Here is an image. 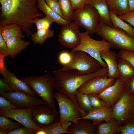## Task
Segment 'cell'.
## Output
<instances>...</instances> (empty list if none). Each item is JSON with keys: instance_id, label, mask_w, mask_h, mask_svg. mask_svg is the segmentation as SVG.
Segmentation results:
<instances>
[{"instance_id": "obj_1", "label": "cell", "mask_w": 134, "mask_h": 134, "mask_svg": "<svg viewBox=\"0 0 134 134\" xmlns=\"http://www.w3.org/2000/svg\"><path fill=\"white\" fill-rule=\"evenodd\" d=\"M0 27L16 24L28 37L32 34L34 19L43 16L39 12L37 0H0Z\"/></svg>"}, {"instance_id": "obj_2", "label": "cell", "mask_w": 134, "mask_h": 134, "mask_svg": "<svg viewBox=\"0 0 134 134\" xmlns=\"http://www.w3.org/2000/svg\"><path fill=\"white\" fill-rule=\"evenodd\" d=\"M107 67H102L97 71L86 75H81L74 69L53 71L55 83V88L57 92L63 94L76 104L74 95L78 89L89 80L97 77L106 76Z\"/></svg>"}, {"instance_id": "obj_3", "label": "cell", "mask_w": 134, "mask_h": 134, "mask_svg": "<svg viewBox=\"0 0 134 134\" xmlns=\"http://www.w3.org/2000/svg\"><path fill=\"white\" fill-rule=\"evenodd\" d=\"M28 85L46 104L56 110L54 92L55 83L54 77L46 74L40 76H27L19 78Z\"/></svg>"}, {"instance_id": "obj_4", "label": "cell", "mask_w": 134, "mask_h": 134, "mask_svg": "<svg viewBox=\"0 0 134 134\" xmlns=\"http://www.w3.org/2000/svg\"><path fill=\"white\" fill-rule=\"evenodd\" d=\"M96 33L113 48L134 52V37L120 28L100 22Z\"/></svg>"}, {"instance_id": "obj_5", "label": "cell", "mask_w": 134, "mask_h": 134, "mask_svg": "<svg viewBox=\"0 0 134 134\" xmlns=\"http://www.w3.org/2000/svg\"><path fill=\"white\" fill-rule=\"evenodd\" d=\"M79 36V44L71 51L79 50L84 52L97 60L102 67H107L106 63L101 58L100 53L101 51L110 50L113 48L111 44L103 40L94 39L86 32L80 33Z\"/></svg>"}, {"instance_id": "obj_6", "label": "cell", "mask_w": 134, "mask_h": 134, "mask_svg": "<svg viewBox=\"0 0 134 134\" xmlns=\"http://www.w3.org/2000/svg\"><path fill=\"white\" fill-rule=\"evenodd\" d=\"M114 118L119 126L134 121V95L127 85L122 96L112 107Z\"/></svg>"}, {"instance_id": "obj_7", "label": "cell", "mask_w": 134, "mask_h": 134, "mask_svg": "<svg viewBox=\"0 0 134 134\" xmlns=\"http://www.w3.org/2000/svg\"><path fill=\"white\" fill-rule=\"evenodd\" d=\"M70 52L72 56L71 62L59 70L74 69L80 74L86 75L94 72L102 67L97 60L84 52L79 50Z\"/></svg>"}, {"instance_id": "obj_8", "label": "cell", "mask_w": 134, "mask_h": 134, "mask_svg": "<svg viewBox=\"0 0 134 134\" xmlns=\"http://www.w3.org/2000/svg\"><path fill=\"white\" fill-rule=\"evenodd\" d=\"M100 17L96 9L89 4L74 11L73 20L81 26L89 34L96 32L100 22Z\"/></svg>"}, {"instance_id": "obj_9", "label": "cell", "mask_w": 134, "mask_h": 134, "mask_svg": "<svg viewBox=\"0 0 134 134\" xmlns=\"http://www.w3.org/2000/svg\"><path fill=\"white\" fill-rule=\"evenodd\" d=\"M54 96L59 107L60 121H67L78 124L81 116L75 102L64 94L58 92L55 93Z\"/></svg>"}, {"instance_id": "obj_10", "label": "cell", "mask_w": 134, "mask_h": 134, "mask_svg": "<svg viewBox=\"0 0 134 134\" xmlns=\"http://www.w3.org/2000/svg\"><path fill=\"white\" fill-rule=\"evenodd\" d=\"M31 110L33 120L41 128L60 121L59 111L46 104L34 107L31 108Z\"/></svg>"}, {"instance_id": "obj_11", "label": "cell", "mask_w": 134, "mask_h": 134, "mask_svg": "<svg viewBox=\"0 0 134 134\" xmlns=\"http://www.w3.org/2000/svg\"><path fill=\"white\" fill-rule=\"evenodd\" d=\"M0 115L12 119L21 124L23 126L33 129L34 131L41 129L32 120L31 108H0Z\"/></svg>"}, {"instance_id": "obj_12", "label": "cell", "mask_w": 134, "mask_h": 134, "mask_svg": "<svg viewBox=\"0 0 134 134\" xmlns=\"http://www.w3.org/2000/svg\"><path fill=\"white\" fill-rule=\"evenodd\" d=\"M58 36V41L63 46L72 49L80 42L79 26L75 21L61 25Z\"/></svg>"}, {"instance_id": "obj_13", "label": "cell", "mask_w": 134, "mask_h": 134, "mask_svg": "<svg viewBox=\"0 0 134 134\" xmlns=\"http://www.w3.org/2000/svg\"><path fill=\"white\" fill-rule=\"evenodd\" d=\"M0 95L9 100L18 108H32L39 105L46 104L41 99L21 92L13 91Z\"/></svg>"}, {"instance_id": "obj_14", "label": "cell", "mask_w": 134, "mask_h": 134, "mask_svg": "<svg viewBox=\"0 0 134 134\" xmlns=\"http://www.w3.org/2000/svg\"><path fill=\"white\" fill-rule=\"evenodd\" d=\"M127 81L121 77L116 79L113 84L97 95L104 102L105 107H112L123 94Z\"/></svg>"}, {"instance_id": "obj_15", "label": "cell", "mask_w": 134, "mask_h": 134, "mask_svg": "<svg viewBox=\"0 0 134 134\" xmlns=\"http://www.w3.org/2000/svg\"><path fill=\"white\" fill-rule=\"evenodd\" d=\"M116 80L108 78L105 75L98 76L85 82L77 91L87 94L94 93L98 95L113 84Z\"/></svg>"}, {"instance_id": "obj_16", "label": "cell", "mask_w": 134, "mask_h": 134, "mask_svg": "<svg viewBox=\"0 0 134 134\" xmlns=\"http://www.w3.org/2000/svg\"><path fill=\"white\" fill-rule=\"evenodd\" d=\"M101 58L107 65L108 72L106 76L108 78L116 79L120 77L118 67L119 58L118 54L110 50L101 51L100 53Z\"/></svg>"}, {"instance_id": "obj_17", "label": "cell", "mask_w": 134, "mask_h": 134, "mask_svg": "<svg viewBox=\"0 0 134 134\" xmlns=\"http://www.w3.org/2000/svg\"><path fill=\"white\" fill-rule=\"evenodd\" d=\"M114 118L112 107L105 106L98 109L93 108L85 116L80 119L89 120L98 126L103 121L109 122Z\"/></svg>"}, {"instance_id": "obj_18", "label": "cell", "mask_w": 134, "mask_h": 134, "mask_svg": "<svg viewBox=\"0 0 134 134\" xmlns=\"http://www.w3.org/2000/svg\"><path fill=\"white\" fill-rule=\"evenodd\" d=\"M3 78L13 91L22 92L36 97L37 94L30 87L7 70L6 77Z\"/></svg>"}, {"instance_id": "obj_19", "label": "cell", "mask_w": 134, "mask_h": 134, "mask_svg": "<svg viewBox=\"0 0 134 134\" xmlns=\"http://www.w3.org/2000/svg\"><path fill=\"white\" fill-rule=\"evenodd\" d=\"M98 127L89 120L80 119L78 124L70 125L68 131L70 134H96Z\"/></svg>"}, {"instance_id": "obj_20", "label": "cell", "mask_w": 134, "mask_h": 134, "mask_svg": "<svg viewBox=\"0 0 134 134\" xmlns=\"http://www.w3.org/2000/svg\"><path fill=\"white\" fill-rule=\"evenodd\" d=\"M85 3L91 5L96 9L100 16V22L113 26L106 0H85Z\"/></svg>"}, {"instance_id": "obj_21", "label": "cell", "mask_w": 134, "mask_h": 134, "mask_svg": "<svg viewBox=\"0 0 134 134\" xmlns=\"http://www.w3.org/2000/svg\"><path fill=\"white\" fill-rule=\"evenodd\" d=\"M6 43L9 56L12 59L30 44L29 41L17 37H11L6 42Z\"/></svg>"}, {"instance_id": "obj_22", "label": "cell", "mask_w": 134, "mask_h": 134, "mask_svg": "<svg viewBox=\"0 0 134 134\" xmlns=\"http://www.w3.org/2000/svg\"><path fill=\"white\" fill-rule=\"evenodd\" d=\"M109 11L118 16L130 12V8L128 0H106Z\"/></svg>"}, {"instance_id": "obj_23", "label": "cell", "mask_w": 134, "mask_h": 134, "mask_svg": "<svg viewBox=\"0 0 134 134\" xmlns=\"http://www.w3.org/2000/svg\"><path fill=\"white\" fill-rule=\"evenodd\" d=\"M74 97L77 105L80 112L81 118L83 117L93 108L91 104L88 95L76 91Z\"/></svg>"}, {"instance_id": "obj_24", "label": "cell", "mask_w": 134, "mask_h": 134, "mask_svg": "<svg viewBox=\"0 0 134 134\" xmlns=\"http://www.w3.org/2000/svg\"><path fill=\"white\" fill-rule=\"evenodd\" d=\"M0 32L6 42L9 39L13 37H18L22 38L25 36L23 34L20 27L14 23L10 24L3 27H0Z\"/></svg>"}, {"instance_id": "obj_25", "label": "cell", "mask_w": 134, "mask_h": 134, "mask_svg": "<svg viewBox=\"0 0 134 134\" xmlns=\"http://www.w3.org/2000/svg\"><path fill=\"white\" fill-rule=\"evenodd\" d=\"M72 123V122L67 121H59L41 128L45 132L46 134H70L68 130Z\"/></svg>"}, {"instance_id": "obj_26", "label": "cell", "mask_w": 134, "mask_h": 134, "mask_svg": "<svg viewBox=\"0 0 134 134\" xmlns=\"http://www.w3.org/2000/svg\"><path fill=\"white\" fill-rule=\"evenodd\" d=\"M118 67L120 75L119 77L123 79L127 82L134 75V67L124 59L119 57Z\"/></svg>"}, {"instance_id": "obj_27", "label": "cell", "mask_w": 134, "mask_h": 134, "mask_svg": "<svg viewBox=\"0 0 134 134\" xmlns=\"http://www.w3.org/2000/svg\"><path fill=\"white\" fill-rule=\"evenodd\" d=\"M38 8L43 12L46 16L52 19L59 25L67 24L70 22L67 21L53 11L47 5L44 0H37Z\"/></svg>"}, {"instance_id": "obj_28", "label": "cell", "mask_w": 134, "mask_h": 134, "mask_svg": "<svg viewBox=\"0 0 134 134\" xmlns=\"http://www.w3.org/2000/svg\"><path fill=\"white\" fill-rule=\"evenodd\" d=\"M109 15L113 27L120 28L127 33L130 36L134 37V29L131 25L125 22L119 18L115 13L109 11Z\"/></svg>"}, {"instance_id": "obj_29", "label": "cell", "mask_w": 134, "mask_h": 134, "mask_svg": "<svg viewBox=\"0 0 134 134\" xmlns=\"http://www.w3.org/2000/svg\"><path fill=\"white\" fill-rule=\"evenodd\" d=\"M52 30L48 29H41L37 30L36 32L31 35L32 40L35 44L42 45L46 40L54 36Z\"/></svg>"}, {"instance_id": "obj_30", "label": "cell", "mask_w": 134, "mask_h": 134, "mask_svg": "<svg viewBox=\"0 0 134 134\" xmlns=\"http://www.w3.org/2000/svg\"><path fill=\"white\" fill-rule=\"evenodd\" d=\"M119 126L114 118L109 122L100 123L98 126L96 134H116Z\"/></svg>"}, {"instance_id": "obj_31", "label": "cell", "mask_w": 134, "mask_h": 134, "mask_svg": "<svg viewBox=\"0 0 134 134\" xmlns=\"http://www.w3.org/2000/svg\"><path fill=\"white\" fill-rule=\"evenodd\" d=\"M58 2L64 19L70 22L73 20L74 11L70 0H58Z\"/></svg>"}, {"instance_id": "obj_32", "label": "cell", "mask_w": 134, "mask_h": 134, "mask_svg": "<svg viewBox=\"0 0 134 134\" xmlns=\"http://www.w3.org/2000/svg\"><path fill=\"white\" fill-rule=\"evenodd\" d=\"M21 125L19 122L11 120L7 117L0 115V128L8 132L18 128Z\"/></svg>"}, {"instance_id": "obj_33", "label": "cell", "mask_w": 134, "mask_h": 134, "mask_svg": "<svg viewBox=\"0 0 134 134\" xmlns=\"http://www.w3.org/2000/svg\"><path fill=\"white\" fill-rule=\"evenodd\" d=\"M54 22L53 20L47 16L42 18H36L34 19L33 23L36 26L37 30L41 29H48L50 26Z\"/></svg>"}, {"instance_id": "obj_34", "label": "cell", "mask_w": 134, "mask_h": 134, "mask_svg": "<svg viewBox=\"0 0 134 134\" xmlns=\"http://www.w3.org/2000/svg\"><path fill=\"white\" fill-rule=\"evenodd\" d=\"M72 58V56L71 52L66 51L61 52L58 57L59 62L63 67L69 64L71 62Z\"/></svg>"}, {"instance_id": "obj_35", "label": "cell", "mask_w": 134, "mask_h": 134, "mask_svg": "<svg viewBox=\"0 0 134 134\" xmlns=\"http://www.w3.org/2000/svg\"><path fill=\"white\" fill-rule=\"evenodd\" d=\"M88 94L91 104L94 108L98 109L105 106L103 101L97 94L91 93Z\"/></svg>"}, {"instance_id": "obj_36", "label": "cell", "mask_w": 134, "mask_h": 134, "mask_svg": "<svg viewBox=\"0 0 134 134\" xmlns=\"http://www.w3.org/2000/svg\"><path fill=\"white\" fill-rule=\"evenodd\" d=\"M116 134H134V121L124 125L119 126Z\"/></svg>"}, {"instance_id": "obj_37", "label": "cell", "mask_w": 134, "mask_h": 134, "mask_svg": "<svg viewBox=\"0 0 134 134\" xmlns=\"http://www.w3.org/2000/svg\"><path fill=\"white\" fill-rule=\"evenodd\" d=\"M118 54L119 57L126 60L134 67V52L120 50Z\"/></svg>"}, {"instance_id": "obj_38", "label": "cell", "mask_w": 134, "mask_h": 134, "mask_svg": "<svg viewBox=\"0 0 134 134\" xmlns=\"http://www.w3.org/2000/svg\"><path fill=\"white\" fill-rule=\"evenodd\" d=\"M48 6L54 12L64 19L60 4L58 1L53 0H44Z\"/></svg>"}, {"instance_id": "obj_39", "label": "cell", "mask_w": 134, "mask_h": 134, "mask_svg": "<svg viewBox=\"0 0 134 134\" xmlns=\"http://www.w3.org/2000/svg\"><path fill=\"white\" fill-rule=\"evenodd\" d=\"M8 134H34V130L32 129L23 126L8 132Z\"/></svg>"}, {"instance_id": "obj_40", "label": "cell", "mask_w": 134, "mask_h": 134, "mask_svg": "<svg viewBox=\"0 0 134 134\" xmlns=\"http://www.w3.org/2000/svg\"><path fill=\"white\" fill-rule=\"evenodd\" d=\"M118 16L119 18L129 23L134 28V10L124 15Z\"/></svg>"}, {"instance_id": "obj_41", "label": "cell", "mask_w": 134, "mask_h": 134, "mask_svg": "<svg viewBox=\"0 0 134 134\" xmlns=\"http://www.w3.org/2000/svg\"><path fill=\"white\" fill-rule=\"evenodd\" d=\"M0 108H17L9 100L1 96H0Z\"/></svg>"}, {"instance_id": "obj_42", "label": "cell", "mask_w": 134, "mask_h": 134, "mask_svg": "<svg viewBox=\"0 0 134 134\" xmlns=\"http://www.w3.org/2000/svg\"><path fill=\"white\" fill-rule=\"evenodd\" d=\"M13 91L3 78H0V94Z\"/></svg>"}, {"instance_id": "obj_43", "label": "cell", "mask_w": 134, "mask_h": 134, "mask_svg": "<svg viewBox=\"0 0 134 134\" xmlns=\"http://www.w3.org/2000/svg\"><path fill=\"white\" fill-rule=\"evenodd\" d=\"M7 56L5 54L0 53V73L3 77H6L7 69L5 66L4 60V58Z\"/></svg>"}, {"instance_id": "obj_44", "label": "cell", "mask_w": 134, "mask_h": 134, "mask_svg": "<svg viewBox=\"0 0 134 134\" xmlns=\"http://www.w3.org/2000/svg\"><path fill=\"white\" fill-rule=\"evenodd\" d=\"M0 53H4L9 56L6 42L3 39L0 32Z\"/></svg>"}, {"instance_id": "obj_45", "label": "cell", "mask_w": 134, "mask_h": 134, "mask_svg": "<svg viewBox=\"0 0 134 134\" xmlns=\"http://www.w3.org/2000/svg\"><path fill=\"white\" fill-rule=\"evenodd\" d=\"M85 0H70L73 10H76L83 7L85 5Z\"/></svg>"}, {"instance_id": "obj_46", "label": "cell", "mask_w": 134, "mask_h": 134, "mask_svg": "<svg viewBox=\"0 0 134 134\" xmlns=\"http://www.w3.org/2000/svg\"><path fill=\"white\" fill-rule=\"evenodd\" d=\"M127 85L130 93L134 95V75L127 81Z\"/></svg>"}, {"instance_id": "obj_47", "label": "cell", "mask_w": 134, "mask_h": 134, "mask_svg": "<svg viewBox=\"0 0 134 134\" xmlns=\"http://www.w3.org/2000/svg\"><path fill=\"white\" fill-rule=\"evenodd\" d=\"M130 8V11L134 10V0H128Z\"/></svg>"}, {"instance_id": "obj_48", "label": "cell", "mask_w": 134, "mask_h": 134, "mask_svg": "<svg viewBox=\"0 0 134 134\" xmlns=\"http://www.w3.org/2000/svg\"><path fill=\"white\" fill-rule=\"evenodd\" d=\"M8 132L0 128V134H8Z\"/></svg>"}, {"instance_id": "obj_49", "label": "cell", "mask_w": 134, "mask_h": 134, "mask_svg": "<svg viewBox=\"0 0 134 134\" xmlns=\"http://www.w3.org/2000/svg\"><path fill=\"white\" fill-rule=\"evenodd\" d=\"M54 1H58V0H53Z\"/></svg>"}]
</instances>
